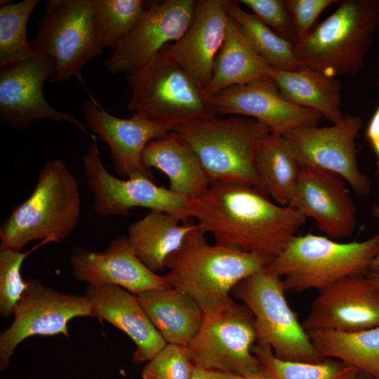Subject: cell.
<instances>
[{"label": "cell", "instance_id": "cell-1", "mask_svg": "<svg viewBox=\"0 0 379 379\" xmlns=\"http://www.w3.org/2000/svg\"><path fill=\"white\" fill-rule=\"evenodd\" d=\"M187 218L196 219L215 244L271 260L307 220L298 210L272 201L254 187L230 183L212 184L203 195L190 199Z\"/></svg>", "mask_w": 379, "mask_h": 379}, {"label": "cell", "instance_id": "cell-2", "mask_svg": "<svg viewBox=\"0 0 379 379\" xmlns=\"http://www.w3.org/2000/svg\"><path fill=\"white\" fill-rule=\"evenodd\" d=\"M197 223L180 246L166 259L164 276L171 286L189 294L204 314L219 312L234 302L230 297L241 281L267 267L271 259L218 244H209Z\"/></svg>", "mask_w": 379, "mask_h": 379}, {"label": "cell", "instance_id": "cell-3", "mask_svg": "<svg viewBox=\"0 0 379 379\" xmlns=\"http://www.w3.org/2000/svg\"><path fill=\"white\" fill-rule=\"evenodd\" d=\"M81 206L77 178L63 161L50 160L29 197L1 224L0 248L21 251L33 241L65 239L78 225Z\"/></svg>", "mask_w": 379, "mask_h": 379}, {"label": "cell", "instance_id": "cell-4", "mask_svg": "<svg viewBox=\"0 0 379 379\" xmlns=\"http://www.w3.org/2000/svg\"><path fill=\"white\" fill-rule=\"evenodd\" d=\"M173 131L196 153L211 185L240 184L263 192L256 161L262 143L272 131L266 125L246 117L215 116Z\"/></svg>", "mask_w": 379, "mask_h": 379}, {"label": "cell", "instance_id": "cell-5", "mask_svg": "<svg viewBox=\"0 0 379 379\" xmlns=\"http://www.w3.org/2000/svg\"><path fill=\"white\" fill-rule=\"evenodd\" d=\"M379 25V0H344L327 18L294 44L301 67L328 76H357Z\"/></svg>", "mask_w": 379, "mask_h": 379}, {"label": "cell", "instance_id": "cell-6", "mask_svg": "<svg viewBox=\"0 0 379 379\" xmlns=\"http://www.w3.org/2000/svg\"><path fill=\"white\" fill-rule=\"evenodd\" d=\"M379 251V234L342 243L307 233L294 236L267 268L282 279L286 291H321L348 277L364 275Z\"/></svg>", "mask_w": 379, "mask_h": 379}, {"label": "cell", "instance_id": "cell-7", "mask_svg": "<svg viewBox=\"0 0 379 379\" xmlns=\"http://www.w3.org/2000/svg\"><path fill=\"white\" fill-rule=\"evenodd\" d=\"M131 94L127 109L173 130L215 117L191 77L163 50L149 62L127 75Z\"/></svg>", "mask_w": 379, "mask_h": 379}, {"label": "cell", "instance_id": "cell-8", "mask_svg": "<svg viewBox=\"0 0 379 379\" xmlns=\"http://www.w3.org/2000/svg\"><path fill=\"white\" fill-rule=\"evenodd\" d=\"M285 291L281 278L265 267L241 281L231 293L253 314L257 344L270 347L281 360L319 362L323 359L289 306Z\"/></svg>", "mask_w": 379, "mask_h": 379}, {"label": "cell", "instance_id": "cell-9", "mask_svg": "<svg viewBox=\"0 0 379 379\" xmlns=\"http://www.w3.org/2000/svg\"><path fill=\"white\" fill-rule=\"evenodd\" d=\"M30 46L54 60L51 83L80 77L83 67L104 49L94 26L93 0L48 1Z\"/></svg>", "mask_w": 379, "mask_h": 379}, {"label": "cell", "instance_id": "cell-10", "mask_svg": "<svg viewBox=\"0 0 379 379\" xmlns=\"http://www.w3.org/2000/svg\"><path fill=\"white\" fill-rule=\"evenodd\" d=\"M255 340L253 314L246 307L234 302L219 312L204 314L186 349L197 366L246 376L262 366L252 352Z\"/></svg>", "mask_w": 379, "mask_h": 379}, {"label": "cell", "instance_id": "cell-11", "mask_svg": "<svg viewBox=\"0 0 379 379\" xmlns=\"http://www.w3.org/2000/svg\"><path fill=\"white\" fill-rule=\"evenodd\" d=\"M83 168L93 195L91 208L101 216H128L133 208H146L168 213L183 222L189 220L190 199L145 177L124 179L110 174L102 162L96 136L83 157Z\"/></svg>", "mask_w": 379, "mask_h": 379}, {"label": "cell", "instance_id": "cell-12", "mask_svg": "<svg viewBox=\"0 0 379 379\" xmlns=\"http://www.w3.org/2000/svg\"><path fill=\"white\" fill-rule=\"evenodd\" d=\"M363 126L361 117L345 115L332 126L300 127L281 135L301 165L333 173L357 194L367 196L371 193V184L358 166L355 143Z\"/></svg>", "mask_w": 379, "mask_h": 379}, {"label": "cell", "instance_id": "cell-13", "mask_svg": "<svg viewBox=\"0 0 379 379\" xmlns=\"http://www.w3.org/2000/svg\"><path fill=\"white\" fill-rule=\"evenodd\" d=\"M14 320L0 335V367H8L16 347L33 335L69 336L67 324L74 317H93L86 295L55 291L39 280L29 279L28 287L15 305Z\"/></svg>", "mask_w": 379, "mask_h": 379}, {"label": "cell", "instance_id": "cell-14", "mask_svg": "<svg viewBox=\"0 0 379 379\" xmlns=\"http://www.w3.org/2000/svg\"><path fill=\"white\" fill-rule=\"evenodd\" d=\"M54 60L36 54L33 58L1 67L0 117L13 129L23 131L44 119L67 122L82 133L95 135L69 112L53 108L46 100L44 86L55 71Z\"/></svg>", "mask_w": 379, "mask_h": 379}, {"label": "cell", "instance_id": "cell-15", "mask_svg": "<svg viewBox=\"0 0 379 379\" xmlns=\"http://www.w3.org/2000/svg\"><path fill=\"white\" fill-rule=\"evenodd\" d=\"M195 5L194 0L148 1L136 26L105 60L107 70L128 75L144 67L183 35Z\"/></svg>", "mask_w": 379, "mask_h": 379}, {"label": "cell", "instance_id": "cell-16", "mask_svg": "<svg viewBox=\"0 0 379 379\" xmlns=\"http://www.w3.org/2000/svg\"><path fill=\"white\" fill-rule=\"evenodd\" d=\"M215 116H242L256 119L281 134L291 129L317 126L321 115L284 99L270 78L256 79L206 96Z\"/></svg>", "mask_w": 379, "mask_h": 379}, {"label": "cell", "instance_id": "cell-17", "mask_svg": "<svg viewBox=\"0 0 379 379\" xmlns=\"http://www.w3.org/2000/svg\"><path fill=\"white\" fill-rule=\"evenodd\" d=\"M91 97L83 105L84 120L91 133L108 145L116 173L126 179L145 177L155 182L152 170L143 164L142 154L150 141L173 129L138 113L129 119L117 117Z\"/></svg>", "mask_w": 379, "mask_h": 379}, {"label": "cell", "instance_id": "cell-18", "mask_svg": "<svg viewBox=\"0 0 379 379\" xmlns=\"http://www.w3.org/2000/svg\"><path fill=\"white\" fill-rule=\"evenodd\" d=\"M302 325L306 331L379 326V292L365 274L343 279L320 291Z\"/></svg>", "mask_w": 379, "mask_h": 379}, {"label": "cell", "instance_id": "cell-19", "mask_svg": "<svg viewBox=\"0 0 379 379\" xmlns=\"http://www.w3.org/2000/svg\"><path fill=\"white\" fill-rule=\"evenodd\" d=\"M345 181L338 175L302 165L290 206L312 218L328 237L345 239L357 225V211Z\"/></svg>", "mask_w": 379, "mask_h": 379}, {"label": "cell", "instance_id": "cell-20", "mask_svg": "<svg viewBox=\"0 0 379 379\" xmlns=\"http://www.w3.org/2000/svg\"><path fill=\"white\" fill-rule=\"evenodd\" d=\"M74 278L88 285H115L138 295L170 287L166 278L149 269L138 258L127 237L112 239L103 251L75 247L69 256Z\"/></svg>", "mask_w": 379, "mask_h": 379}, {"label": "cell", "instance_id": "cell-21", "mask_svg": "<svg viewBox=\"0 0 379 379\" xmlns=\"http://www.w3.org/2000/svg\"><path fill=\"white\" fill-rule=\"evenodd\" d=\"M229 19L225 0L196 1L193 18L185 32L164 48L203 90L211 79Z\"/></svg>", "mask_w": 379, "mask_h": 379}, {"label": "cell", "instance_id": "cell-22", "mask_svg": "<svg viewBox=\"0 0 379 379\" xmlns=\"http://www.w3.org/2000/svg\"><path fill=\"white\" fill-rule=\"evenodd\" d=\"M85 295L94 317L103 319L129 336L136 345L132 360H151L167 344L153 325L136 295L115 285H88Z\"/></svg>", "mask_w": 379, "mask_h": 379}, {"label": "cell", "instance_id": "cell-23", "mask_svg": "<svg viewBox=\"0 0 379 379\" xmlns=\"http://www.w3.org/2000/svg\"><path fill=\"white\" fill-rule=\"evenodd\" d=\"M142 161L167 176L171 191L190 199L203 195L211 185L196 153L173 130L150 141Z\"/></svg>", "mask_w": 379, "mask_h": 379}, {"label": "cell", "instance_id": "cell-24", "mask_svg": "<svg viewBox=\"0 0 379 379\" xmlns=\"http://www.w3.org/2000/svg\"><path fill=\"white\" fill-rule=\"evenodd\" d=\"M167 343L186 347L198 332L204 312L186 292L172 286L136 295Z\"/></svg>", "mask_w": 379, "mask_h": 379}, {"label": "cell", "instance_id": "cell-25", "mask_svg": "<svg viewBox=\"0 0 379 379\" xmlns=\"http://www.w3.org/2000/svg\"><path fill=\"white\" fill-rule=\"evenodd\" d=\"M269 74L289 102L317 111L332 124L343 119L340 106L342 86L335 77L307 67L293 71L270 67Z\"/></svg>", "mask_w": 379, "mask_h": 379}, {"label": "cell", "instance_id": "cell-26", "mask_svg": "<svg viewBox=\"0 0 379 379\" xmlns=\"http://www.w3.org/2000/svg\"><path fill=\"white\" fill-rule=\"evenodd\" d=\"M270 67L254 49L239 25L230 16L224 41L204 93L210 96L233 86L270 77Z\"/></svg>", "mask_w": 379, "mask_h": 379}, {"label": "cell", "instance_id": "cell-27", "mask_svg": "<svg viewBox=\"0 0 379 379\" xmlns=\"http://www.w3.org/2000/svg\"><path fill=\"white\" fill-rule=\"evenodd\" d=\"M172 215L149 211L128 227V239L141 262L157 272L165 268L167 258L182 244L197 224L184 222Z\"/></svg>", "mask_w": 379, "mask_h": 379}, {"label": "cell", "instance_id": "cell-28", "mask_svg": "<svg viewBox=\"0 0 379 379\" xmlns=\"http://www.w3.org/2000/svg\"><path fill=\"white\" fill-rule=\"evenodd\" d=\"M321 359L351 365L374 378L379 373V326L356 331H307Z\"/></svg>", "mask_w": 379, "mask_h": 379}, {"label": "cell", "instance_id": "cell-29", "mask_svg": "<svg viewBox=\"0 0 379 379\" xmlns=\"http://www.w3.org/2000/svg\"><path fill=\"white\" fill-rule=\"evenodd\" d=\"M301 167L282 135L271 131L262 143L256 161L262 191L277 204L290 206Z\"/></svg>", "mask_w": 379, "mask_h": 379}, {"label": "cell", "instance_id": "cell-30", "mask_svg": "<svg viewBox=\"0 0 379 379\" xmlns=\"http://www.w3.org/2000/svg\"><path fill=\"white\" fill-rule=\"evenodd\" d=\"M225 4L229 15L239 25L254 49L271 67L287 71L300 67L294 44L242 9L237 1L225 0Z\"/></svg>", "mask_w": 379, "mask_h": 379}, {"label": "cell", "instance_id": "cell-31", "mask_svg": "<svg viewBox=\"0 0 379 379\" xmlns=\"http://www.w3.org/2000/svg\"><path fill=\"white\" fill-rule=\"evenodd\" d=\"M148 1L142 0H93L95 29L104 48L113 51L133 29Z\"/></svg>", "mask_w": 379, "mask_h": 379}, {"label": "cell", "instance_id": "cell-32", "mask_svg": "<svg viewBox=\"0 0 379 379\" xmlns=\"http://www.w3.org/2000/svg\"><path fill=\"white\" fill-rule=\"evenodd\" d=\"M39 0L9 1L0 8V66L33 58L36 53L27 39L29 19Z\"/></svg>", "mask_w": 379, "mask_h": 379}, {"label": "cell", "instance_id": "cell-33", "mask_svg": "<svg viewBox=\"0 0 379 379\" xmlns=\"http://www.w3.org/2000/svg\"><path fill=\"white\" fill-rule=\"evenodd\" d=\"M253 353L277 379H357L361 371L343 361L323 359L316 363L278 359L268 346L256 344Z\"/></svg>", "mask_w": 379, "mask_h": 379}, {"label": "cell", "instance_id": "cell-34", "mask_svg": "<svg viewBox=\"0 0 379 379\" xmlns=\"http://www.w3.org/2000/svg\"><path fill=\"white\" fill-rule=\"evenodd\" d=\"M40 244L26 252L0 248V314L8 318L28 287V281L21 275V267L29 253Z\"/></svg>", "mask_w": 379, "mask_h": 379}, {"label": "cell", "instance_id": "cell-35", "mask_svg": "<svg viewBox=\"0 0 379 379\" xmlns=\"http://www.w3.org/2000/svg\"><path fill=\"white\" fill-rule=\"evenodd\" d=\"M195 365L186 347L167 343L142 372V379H191Z\"/></svg>", "mask_w": 379, "mask_h": 379}, {"label": "cell", "instance_id": "cell-36", "mask_svg": "<svg viewBox=\"0 0 379 379\" xmlns=\"http://www.w3.org/2000/svg\"><path fill=\"white\" fill-rule=\"evenodd\" d=\"M262 23L286 40L296 44L298 37L286 0H239Z\"/></svg>", "mask_w": 379, "mask_h": 379}, {"label": "cell", "instance_id": "cell-37", "mask_svg": "<svg viewBox=\"0 0 379 379\" xmlns=\"http://www.w3.org/2000/svg\"><path fill=\"white\" fill-rule=\"evenodd\" d=\"M335 0H286L298 37V41L313 29V25L321 15Z\"/></svg>", "mask_w": 379, "mask_h": 379}, {"label": "cell", "instance_id": "cell-38", "mask_svg": "<svg viewBox=\"0 0 379 379\" xmlns=\"http://www.w3.org/2000/svg\"><path fill=\"white\" fill-rule=\"evenodd\" d=\"M379 91V79L376 82ZM365 136L376 157V175L379 177V101L365 130Z\"/></svg>", "mask_w": 379, "mask_h": 379}, {"label": "cell", "instance_id": "cell-39", "mask_svg": "<svg viewBox=\"0 0 379 379\" xmlns=\"http://www.w3.org/2000/svg\"><path fill=\"white\" fill-rule=\"evenodd\" d=\"M241 376L233 373L206 369L195 366L191 379H240Z\"/></svg>", "mask_w": 379, "mask_h": 379}, {"label": "cell", "instance_id": "cell-40", "mask_svg": "<svg viewBox=\"0 0 379 379\" xmlns=\"http://www.w3.org/2000/svg\"><path fill=\"white\" fill-rule=\"evenodd\" d=\"M240 379H277V378L269 369L262 365L257 371L246 376H241Z\"/></svg>", "mask_w": 379, "mask_h": 379}, {"label": "cell", "instance_id": "cell-41", "mask_svg": "<svg viewBox=\"0 0 379 379\" xmlns=\"http://www.w3.org/2000/svg\"><path fill=\"white\" fill-rule=\"evenodd\" d=\"M372 213L374 217L379 218V204L373 206ZM368 271H379V251L374 260L372 261Z\"/></svg>", "mask_w": 379, "mask_h": 379}, {"label": "cell", "instance_id": "cell-42", "mask_svg": "<svg viewBox=\"0 0 379 379\" xmlns=\"http://www.w3.org/2000/svg\"><path fill=\"white\" fill-rule=\"evenodd\" d=\"M379 292V271H368L365 274Z\"/></svg>", "mask_w": 379, "mask_h": 379}, {"label": "cell", "instance_id": "cell-43", "mask_svg": "<svg viewBox=\"0 0 379 379\" xmlns=\"http://www.w3.org/2000/svg\"><path fill=\"white\" fill-rule=\"evenodd\" d=\"M357 379H375V378L369 374L361 372Z\"/></svg>", "mask_w": 379, "mask_h": 379}, {"label": "cell", "instance_id": "cell-44", "mask_svg": "<svg viewBox=\"0 0 379 379\" xmlns=\"http://www.w3.org/2000/svg\"><path fill=\"white\" fill-rule=\"evenodd\" d=\"M375 379H379V373H378V375L376 377H375Z\"/></svg>", "mask_w": 379, "mask_h": 379}]
</instances>
